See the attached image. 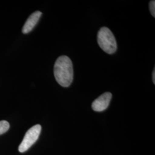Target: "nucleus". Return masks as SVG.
I'll use <instances>...</instances> for the list:
<instances>
[{"label": "nucleus", "instance_id": "nucleus-7", "mask_svg": "<svg viewBox=\"0 0 155 155\" xmlns=\"http://www.w3.org/2000/svg\"><path fill=\"white\" fill-rule=\"evenodd\" d=\"M150 10L152 16L155 17V1L154 0L150 1Z\"/></svg>", "mask_w": 155, "mask_h": 155}, {"label": "nucleus", "instance_id": "nucleus-4", "mask_svg": "<svg viewBox=\"0 0 155 155\" xmlns=\"http://www.w3.org/2000/svg\"><path fill=\"white\" fill-rule=\"evenodd\" d=\"M112 98V94L109 92H106L102 94L92 104V109L95 111L101 112L106 110L109 105Z\"/></svg>", "mask_w": 155, "mask_h": 155}, {"label": "nucleus", "instance_id": "nucleus-6", "mask_svg": "<svg viewBox=\"0 0 155 155\" xmlns=\"http://www.w3.org/2000/svg\"><path fill=\"white\" fill-rule=\"evenodd\" d=\"M10 125L9 122L6 121H0V135L6 132L9 129Z\"/></svg>", "mask_w": 155, "mask_h": 155}, {"label": "nucleus", "instance_id": "nucleus-1", "mask_svg": "<svg viewBox=\"0 0 155 155\" xmlns=\"http://www.w3.org/2000/svg\"><path fill=\"white\" fill-rule=\"evenodd\" d=\"M54 72L56 81L61 86H70L74 78L73 66L70 58L67 56L59 57L56 61Z\"/></svg>", "mask_w": 155, "mask_h": 155}, {"label": "nucleus", "instance_id": "nucleus-8", "mask_svg": "<svg viewBox=\"0 0 155 155\" xmlns=\"http://www.w3.org/2000/svg\"><path fill=\"white\" fill-rule=\"evenodd\" d=\"M152 81H153V83L155 84V70L154 68L153 72H152Z\"/></svg>", "mask_w": 155, "mask_h": 155}, {"label": "nucleus", "instance_id": "nucleus-5", "mask_svg": "<svg viewBox=\"0 0 155 155\" xmlns=\"http://www.w3.org/2000/svg\"><path fill=\"white\" fill-rule=\"evenodd\" d=\"M41 15V12L36 11L29 17L22 28V33L27 34L30 32L37 24Z\"/></svg>", "mask_w": 155, "mask_h": 155}, {"label": "nucleus", "instance_id": "nucleus-3", "mask_svg": "<svg viewBox=\"0 0 155 155\" xmlns=\"http://www.w3.org/2000/svg\"><path fill=\"white\" fill-rule=\"evenodd\" d=\"M41 130V127L39 124L33 126L28 130L18 147V150L20 152L23 153L27 151L35 144V143L39 139Z\"/></svg>", "mask_w": 155, "mask_h": 155}, {"label": "nucleus", "instance_id": "nucleus-2", "mask_svg": "<svg viewBox=\"0 0 155 155\" xmlns=\"http://www.w3.org/2000/svg\"><path fill=\"white\" fill-rule=\"evenodd\" d=\"M97 42L101 48L108 54H114L117 49L116 40L114 35L105 27L100 29L97 35Z\"/></svg>", "mask_w": 155, "mask_h": 155}]
</instances>
